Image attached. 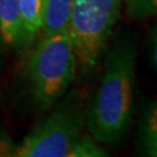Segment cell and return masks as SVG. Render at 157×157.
<instances>
[{
    "mask_svg": "<svg viewBox=\"0 0 157 157\" xmlns=\"http://www.w3.org/2000/svg\"><path fill=\"white\" fill-rule=\"evenodd\" d=\"M107 156L106 150L101 148L97 141L90 137L80 136L73 144L67 157H102Z\"/></svg>",
    "mask_w": 157,
    "mask_h": 157,
    "instance_id": "cell-9",
    "label": "cell"
},
{
    "mask_svg": "<svg viewBox=\"0 0 157 157\" xmlns=\"http://www.w3.org/2000/svg\"><path fill=\"white\" fill-rule=\"evenodd\" d=\"M136 45L121 40L107 54L100 84L86 113V126L97 142L113 144L126 134L133 111Z\"/></svg>",
    "mask_w": 157,
    "mask_h": 157,
    "instance_id": "cell-1",
    "label": "cell"
},
{
    "mask_svg": "<svg viewBox=\"0 0 157 157\" xmlns=\"http://www.w3.org/2000/svg\"><path fill=\"white\" fill-rule=\"evenodd\" d=\"M12 156V150L11 148H10V144H8V142L2 137V136H0V156Z\"/></svg>",
    "mask_w": 157,
    "mask_h": 157,
    "instance_id": "cell-12",
    "label": "cell"
},
{
    "mask_svg": "<svg viewBox=\"0 0 157 157\" xmlns=\"http://www.w3.org/2000/svg\"><path fill=\"white\" fill-rule=\"evenodd\" d=\"M77 57L67 32L42 36L27 64V80L34 101L50 108L71 85L77 69Z\"/></svg>",
    "mask_w": 157,
    "mask_h": 157,
    "instance_id": "cell-2",
    "label": "cell"
},
{
    "mask_svg": "<svg viewBox=\"0 0 157 157\" xmlns=\"http://www.w3.org/2000/svg\"><path fill=\"white\" fill-rule=\"evenodd\" d=\"M122 0H72L67 34L77 62L84 70L99 63L118 22Z\"/></svg>",
    "mask_w": 157,
    "mask_h": 157,
    "instance_id": "cell-3",
    "label": "cell"
},
{
    "mask_svg": "<svg viewBox=\"0 0 157 157\" xmlns=\"http://www.w3.org/2000/svg\"><path fill=\"white\" fill-rule=\"evenodd\" d=\"M0 35L8 45H17L23 42L19 0H0Z\"/></svg>",
    "mask_w": 157,
    "mask_h": 157,
    "instance_id": "cell-5",
    "label": "cell"
},
{
    "mask_svg": "<svg viewBox=\"0 0 157 157\" xmlns=\"http://www.w3.org/2000/svg\"><path fill=\"white\" fill-rule=\"evenodd\" d=\"M72 0H43L42 36L67 32Z\"/></svg>",
    "mask_w": 157,
    "mask_h": 157,
    "instance_id": "cell-6",
    "label": "cell"
},
{
    "mask_svg": "<svg viewBox=\"0 0 157 157\" xmlns=\"http://www.w3.org/2000/svg\"><path fill=\"white\" fill-rule=\"evenodd\" d=\"M151 58L152 62L157 67V28L154 30L152 34V40H151Z\"/></svg>",
    "mask_w": 157,
    "mask_h": 157,
    "instance_id": "cell-11",
    "label": "cell"
},
{
    "mask_svg": "<svg viewBox=\"0 0 157 157\" xmlns=\"http://www.w3.org/2000/svg\"><path fill=\"white\" fill-rule=\"evenodd\" d=\"M23 26V42L36 37L42 29L43 0H19Z\"/></svg>",
    "mask_w": 157,
    "mask_h": 157,
    "instance_id": "cell-8",
    "label": "cell"
},
{
    "mask_svg": "<svg viewBox=\"0 0 157 157\" xmlns=\"http://www.w3.org/2000/svg\"><path fill=\"white\" fill-rule=\"evenodd\" d=\"M139 146L143 155L157 157V101L147 108L141 120Z\"/></svg>",
    "mask_w": 157,
    "mask_h": 157,
    "instance_id": "cell-7",
    "label": "cell"
},
{
    "mask_svg": "<svg viewBox=\"0 0 157 157\" xmlns=\"http://www.w3.org/2000/svg\"><path fill=\"white\" fill-rule=\"evenodd\" d=\"M127 13L133 19L157 17V0H124Z\"/></svg>",
    "mask_w": 157,
    "mask_h": 157,
    "instance_id": "cell-10",
    "label": "cell"
},
{
    "mask_svg": "<svg viewBox=\"0 0 157 157\" xmlns=\"http://www.w3.org/2000/svg\"><path fill=\"white\" fill-rule=\"evenodd\" d=\"M82 126L83 117L76 107H59L23 139L12 156L67 157L82 136Z\"/></svg>",
    "mask_w": 157,
    "mask_h": 157,
    "instance_id": "cell-4",
    "label": "cell"
}]
</instances>
